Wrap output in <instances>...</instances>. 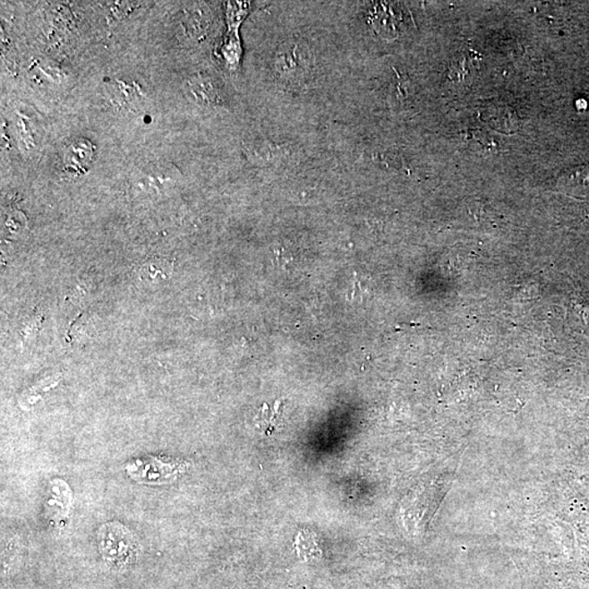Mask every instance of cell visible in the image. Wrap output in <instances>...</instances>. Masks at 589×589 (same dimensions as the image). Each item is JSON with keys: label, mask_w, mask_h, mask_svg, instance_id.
Wrapping results in <instances>:
<instances>
[{"label": "cell", "mask_w": 589, "mask_h": 589, "mask_svg": "<svg viewBox=\"0 0 589 589\" xmlns=\"http://www.w3.org/2000/svg\"><path fill=\"white\" fill-rule=\"evenodd\" d=\"M107 90L109 98L118 107L128 108L132 105H136L138 101L139 93L137 90L123 82L108 84Z\"/></svg>", "instance_id": "cell-6"}, {"label": "cell", "mask_w": 589, "mask_h": 589, "mask_svg": "<svg viewBox=\"0 0 589 589\" xmlns=\"http://www.w3.org/2000/svg\"><path fill=\"white\" fill-rule=\"evenodd\" d=\"M93 146L86 139H79L70 143L64 152V166L67 172L77 175L82 174L92 163Z\"/></svg>", "instance_id": "cell-4"}, {"label": "cell", "mask_w": 589, "mask_h": 589, "mask_svg": "<svg viewBox=\"0 0 589 589\" xmlns=\"http://www.w3.org/2000/svg\"><path fill=\"white\" fill-rule=\"evenodd\" d=\"M162 262H158V261H151L146 264V266H143L141 268V271L143 273V276H148L149 277L151 278H156L158 274H162L164 277L168 276V272H165V269H172L171 264H168L166 267H163Z\"/></svg>", "instance_id": "cell-10"}, {"label": "cell", "mask_w": 589, "mask_h": 589, "mask_svg": "<svg viewBox=\"0 0 589 589\" xmlns=\"http://www.w3.org/2000/svg\"><path fill=\"white\" fill-rule=\"evenodd\" d=\"M142 465L143 471H136V469L129 471V473L132 474L134 478H137V481H139V478H141L143 479L142 482H169V478H172V475L175 473V471H172L171 464L158 462L156 461V459L144 461ZM141 479H140V481H141Z\"/></svg>", "instance_id": "cell-5"}, {"label": "cell", "mask_w": 589, "mask_h": 589, "mask_svg": "<svg viewBox=\"0 0 589 589\" xmlns=\"http://www.w3.org/2000/svg\"><path fill=\"white\" fill-rule=\"evenodd\" d=\"M369 13H371L369 23L379 37L382 38L398 37L402 17L399 16L393 4H376Z\"/></svg>", "instance_id": "cell-3"}, {"label": "cell", "mask_w": 589, "mask_h": 589, "mask_svg": "<svg viewBox=\"0 0 589 589\" xmlns=\"http://www.w3.org/2000/svg\"><path fill=\"white\" fill-rule=\"evenodd\" d=\"M99 553L113 570L124 571L137 561L139 545L136 538L119 523H107L98 534Z\"/></svg>", "instance_id": "cell-1"}, {"label": "cell", "mask_w": 589, "mask_h": 589, "mask_svg": "<svg viewBox=\"0 0 589 589\" xmlns=\"http://www.w3.org/2000/svg\"><path fill=\"white\" fill-rule=\"evenodd\" d=\"M192 83V93L199 102L216 104L218 101V91L211 80L206 77L194 78Z\"/></svg>", "instance_id": "cell-7"}, {"label": "cell", "mask_w": 589, "mask_h": 589, "mask_svg": "<svg viewBox=\"0 0 589 589\" xmlns=\"http://www.w3.org/2000/svg\"><path fill=\"white\" fill-rule=\"evenodd\" d=\"M313 56L308 45L299 39H289L279 45L273 57V72L281 81L294 86L306 82L311 77Z\"/></svg>", "instance_id": "cell-2"}, {"label": "cell", "mask_w": 589, "mask_h": 589, "mask_svg": "<svg viewBox=\"0 0 589 589\" xmlns=\"http://www.w3.org/2000/svg\"><path fill=\"white\" fill-rule=\"evenodd\" d=\"M222 55L229 68H236L241 61L242 45L239 42L237 33H234L226 38L222 45Z\"/></svg>", "instance_id": "cell-8"}, {"label": "cell", "mask_w": 589, "mask_h": 589, "mask_svg": "<svg viewBox=\"0 0 589 589\" xmlns=\"http://www.w3.org/2000/svg\"><path fill=\"white\" fill-rule=\"evenodd\" d=\"M249 9H251L249 3H229L227 4V20L231 31L237 32L243 19L247 17Z\"/></svg>", "instance_id": "cell-9"}]
</instances>
